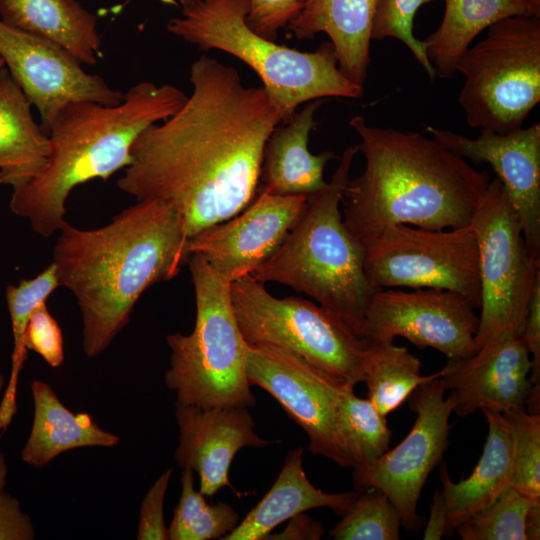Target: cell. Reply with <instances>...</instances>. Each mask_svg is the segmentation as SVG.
Segmentation results:
<instances>
[{
  "mask_svg": "<svg viewBox=\"0 0 540 540\" xmlns=\"http://www.w3.org/2000/svg\"><path fill=\"white\" fill-rule=\"evenodd\" d=\"M189 80L191 95L173 116L136 139L117 182L137 201L172 206L188 239L252 201L266 141L282 123L263 86H245L234 67L215 58H197Z\"/></svg>",
  "mask_w": 540,
  "mask_h": 540,
  "instance_id": "6da1fadb",
  "label": "cell"
},
{
  "mask_svg": "<svg viewBox=\"0 0 540 540\" xmlns=\"http://www.w3.org/2000/svg\"><path fill=\"white\" fill-rule=\"evenodd\" d=\"M58 231L52 263L77 300L88 357L111 344L149 287L174 278L190 257L182 217L160 200L137 201L97 229L64 221Z\"/></svg>",
  "mask_w": 540,
  "mask_h": 540,
  "instance_id": "7a4b0ae2",
  "label": "cell"
},
{
  "mask_svg": "<svg viewBox=\"0 0 540 540\" xmlns=\"http://www.w3.org/2000/svg\"><path fill=\"white\" fill-rule=\"evenodd\" d=\"M360 138L363 172L347 181L343 221L363 245L397 225L441 230L470 224L491 178L434 138L349 121Z\"/></svg>",
  "mask_w": 540,
  "mask_h": 540,
  "instance_id": "3957f363",
  "label": "cell"
},
{
  "mask_svg": "<svg viewBox=\"0 0 540 540\" xmlns=\"http://www.w3.org/2000/svg\"><path fill=\"white\" fill-rule=\"evenodd\" d=\"M187 95L171 84L141 81L117 105L75 102L65 106L49 130L50 154L41 172L13 189L11 211L47 238L65 221L66 200L80 184L108 180L131 162L136 139L173 116Z\"/></svg>",
  "mask_w": 540,
  "mask_h": 540,
  "instance_id": "277c9868",
  "label": "cell"
},
{
  "mask_svg": "<svg viewBox=\"0 0 540 540\" xmlns=\"http://www.w3.org/2000/svg\"><path fill=\"white\" fill-rule=\"evenodd\" d=\"M358 145L347 147L330 182L307 198L283 242L251 276L312 297L363 338L365 315L376 290L364 267V250L344 224L340 204Z\"/></svg>",
  "mask_w": 540,
  "mask_h": 540,
  "instance_id": "5b68a950",
  "label": "cell"
},
{
  "mask_svg": "<svg viewBox=\"0 0 540 540\" xmlns=\"http://www.w3.org/2000/svg\"><path fill=\"white\" fill-rule=\"evenodd\" d=\"M249 0H193L166 28L201 51L226 52L259 76L282 122L303 103L328 97L357 99L364 88L339 69L334 47L323 42L303 52L255 33L247 24Z\"/></svg>",
  "mask_w": 540,
  "mask_h": 540,
  "instance_id": "8992f818",
  "label": "cell"
},
{
  "mask_svg": "<svg viewBox=\"0 0 540 540\" xmlns=\"http://www.w3.org/2000/svg\"><path fill=\"white\" fill-rule=\"evenodd\" d=\"M195 291L193 331L166 337L171 350L167 387L177 402L203 408L252 407L256 398L246 373V342L234 313L230 285L199 254L188 261Z\"/></svg>",
  "mask_w": 540,
  "mask_h": 540,
  "instance_id": "52a82bcc",
  "label": "cell"
},
{
  "mask_svg": "<svg viewBox=\"0 0 540 540\" xmlns=\"http://www.w3.org/2000/svg\"><path fill=\"white\" fill-rule=\"evenodd\" d=\"M230 295L246 343L287 350L341 383L364 382L369 342L319 304L276 298L251 275L232 282Z\"/></svg>",
  "mask_w": 540,
  "mask_h": 540,
  "instance_id": "ba28073f",
  "label": "cell"
},
{
  "mask_svg": "<svg viewBox=\"0 0 540 540\" xmlns=\"http://www.w3.org/2000/svg\"><path fill=\"white\" fill-rule=\"evenodd\" d=\"M455 70L465 77L458 102L470 127L502 134L522 128L540 101V16L494 23Z\"/></svg>",
  "mask_w": 540,
  "mask_h": 540,
  "instance_id": "9c48e42d",
  "label": "cell"
},
{
  "mask_svg": "<svg viewBox=\"0 0 540 540\" xmlns=\"http://www.w3.org/2000/svg\"><path fill=\"white\" fill-rule=\"evenodd\" d=\"M469 226L477 243L481 294L476 351L501 331L521 336L540 280V257L529 250L518 215L497 178L490 180Z\"/></svg>",
  "mask_w": 540,
  "mask_h": 540,
  "instance_id": "30bf717a",
  "label": "cell"
},
{
  "mask_svg": "<svg viewBox=\"0 0 540 540\" xmlns=\"http://www.w3.org/2000/svg\"><path fill=\"white\" fill-rule=\"evenodd\" d=\"M362 247L365 272L376 290H449L479 309L478 249L469 225L441 230L392 225Z\"/></svg>",
  "mask_w": 540,
  "mask_h": 540,
  "instance_id": "8fae6325",
  "label": "cell"
},
{
  "mask_svg": "<svg viewBox=\"0 0 540 540\" xmlns=\"http://www.w3.org/2000/svg\"><path fill=\"white\" fill-rule=\"evenodd\" d=\"M442 377L421 384L410 395V407L417 416L407 436L373 462L353 468L355 488L382 490L397 509L402 526L411 531L421 525L417 514L421 491L448 445L454 400L444 397Z\"/></svg>",
  "mask_w": 540,
  "mask_h": 540,
  "instance_id": "7c38bea8",
  "label": "cell"
},
{
  "mask_svg": "<svg viewBox=\"0 0 540 540\" xmlns=\"http://www.w3.org/2000/svg\"><path fill=\"white\" fill-rule=\"evenodd\" d=\"M474 309L469 300L449 290L381 289L367 308L363 338L374 343L403 337L421 349L434 348L449 360L464 359L475 352L479 316Z\"/></svg>",
  "mask_w": 540,
  "mask_h": 540,
  "instance_id": "4fadbf2b",
  "label": "cell"
},
{
  "mask_svg": "<svg viewBox=\"0 0 540 540\" xmlns=\"http://www.w3.org/2000/svg\"><path fill=\"white\" fill-rule=\"evenodd\" d=\"M0 56L10 75L36 107L48 134L58 113L68 104H119L124 93L100 75L86 72L82 63L60 45L14 28L0 19Z\"/></svg>",
  "mask_w": 540,
  "mask_h": 540,
  "instance_id": "5bb4252c",
  "label": "cell"
},
{
  "mask_svg": "<svg viewBox=\"0 0 540 540\" xmlns=\"http://www.w3.org/2000/svg\"><path fill=\"white\" fill-rule=\"evenodd\" d=\"M246 373L250 385L267 391L289 418L306 432L309 450L342 467H352L333 418L338 383L287 350L246 343Z\"/></svg>",
  "mask_w": 540,
  "mask_h": 540,
  "instance_id": "9a60e30c",
  "label": "cell"
},
{
  "mask_svg": "<svg viewBox=\"0 0 540 540\" xmlns=\"http://www.w3.org/2000/svg\"><path fill=\"white\" fill-rule=\"evenodd\" d=\"M307 198L273 194L259 186L241 212L190 237L187 251L201 255L230 283L251 275L283 242Z\"/></svg>",
  "mask_w": 540,
  "mask_h": 540,
  "instance_id": "2e32d148",
  "label": "cell"
},
{
  "mask_svg": "<svg viewBox=\"0 0 540 540\" xmlns=\"http://www.w3.org/2000/svg\"><path fill=\"white\" fill-rule=\"evenodd\" d=\"M425 130L467 161L492 167L518 215L529 250L540 257V123L504 134L481 130L473 139L431 125Z\"/></svg>",
  "mask_w": 540,
  "mask_h": 540,
  "instance_id": "e0dca14e",
  "label": "cell"
},
{
  "mask_svg": "<svg viewBox=\"0 0 540 540\" xmlns=\"http://www.w3.org/2000/svg\"><path fill=\"white\" fill-rule=\"evenodd\" d=\"M442 377L454 400L453 412L466 417L477 410L504 413L525 409L540 385L530 380L531 358L521 338L499 332L471 356L449 360Z\"/></svg>",
  "mask_w": 540,
  "mask_h": 540,
  "instance_id": "ac0fdd59",
  "label": "cell"
},
{
  "mask_svg": "<svg viewBox=\"0 0 540 540\" xmlns=\"http://www.w3.org/2000/svg\"><path fill=\"white\" fill-rule=\"evenodd\" d=\"M175 416L179 445L174 458L182 469L199 474V490L208 497L223 487L235 492L228 474L239 450L271 443L255 433L254 419L246 407L203 408L176 401Z\"/></svg>",
  "mask_w": 540,
  "mask_h": 540,
  "instance_id": "d6986e66",
  "label": "cell"
},
{
  "mask_svg": "<svg viewBox=\"0 0 540 540\" xmlns=\"http://www.w3.org/2000/svg\"><path fill=\"white\" fill-rule=\"evenodd\" d=\"M324 102L309 101L272 130L264 148L259 186L273 194L309 196L327 185L324 168L335 154H312L308 148L310 133L316 126L314 115Z\"/></svg>",
  "mask_w": 540,
  "mask_h": 540,
  "instance_id": "ffe728a7",
  "label": "cell"
},
{
  "mask_svg": "<svg viewBox=\"0 0 540 540\" xmlns=\"http://www.w3.org/2000/svg\"><path fill=\"white\" fill-rule=\"evenodd\" d=\"M488 424L483 453L469 477L455 483L442 463L439 477L446 506L445 536H452L459 525L490 506L512 484L513 442L502 413L481 410Z\"/></svg>",
  "mask_w": 540,
  "mask_h": 540,
  "instance_id": "44dd1931",
  "label": "cell"
},
{
  "mask_svg": "<svg viewBox=\"0 0 540 540\" xmlns=\"http://www.w3.org/2000/svg\"><path fill=\"white\" fill-rule=\"evenodd\" d=\"M377 0H300L287 28L298 39L326 33L340 71L363 86L370 64L372 20Z\"/></svg>",
  "mask_w": 540,
  "mask_h": 540,
  "instance_id": "7402d4cb",
  "label": "cell"
},
{
  "mask_svg": "<svg viewBox=\"0 0 540 540\" xmlns=\"http://www.w3.org/2000/svg\"><path fill=\"white\" fill-rule=\"evenodd\" d=\"M357 492L326 493L312 485L303 469V448L291 450L270 490L222 540H265L279 524L313 508L342 516Z\"/></svg>",
  "mask_w": 540,
  "mask_h": 540,
  "instance_id": "603a6c76",
  "label": "cell"
},
{
  "mask_svg": "<svg viewBox=\"0 0 540 540\" xmlns=\"http://www.w3.org/2000/svg\"><path fill=\"white\" fill-rule=\"evenodd\" d=\"M0 19L60 45L83 65L101 54L97 16L77 0H0Z\"/></svg>",
  "mask_w": 540,
  "mask_h": 540,
  "instance_id": "cb8c5ba5",
  "label": "cell"
},
{
  "mask_svg": "<svg viewBox=\"0 0 540 540\" xmlns=\"http://www.w3.org/2000/svg\"><path fill=\"white\" fill-rule=\"evenodd\" d=\"M31 391L34 418L21 453L25 463L43 467L68 450L119 443L117 435L100 428L90 415L70 411L46 382L32 381Z\"/></svg>",
  "mask_w": 540,
  "mask_h": 540,
  "instance_id": "d4e9b609",
  "label": "cell"
},
{
  "mask_svg": "<svg viewBox=\"0 0 540 540\" xmlns=\"http://www.w3.org/2000/svg\"><path fill=\"white\" fill-rule=\"evenodd\" d=\"M6 67L0 70V177L13 189L36 177L50 154L49 135Z\"/></svg>",
  "mask_w": 540,
  "mask_h": 540,
  "instance_id": "484cf974",
  "label": "cell"
},
{
  "mask_svg": "<svg viewBox=\"0 0 540 540\" xmlns=\"http://www.w3.org/2000/svg\"><path fill=\"white\" fill-rule=\"evenodd\" d=\"M513 16H540V0H445L442 23L424 40L436 76L452 78L459 58L475 37Z\"/></svg>",
  "mask_w": 540,
  "mask_h": 540,
  "instance_id": "4316f807",
  "label": "cell"
},
{
  "mask_svg": "<svg viewBox=\"0 0 540 540\" xmlns=\"http://www.w3.org/2000/svg\"><path fill=\"white\" fill-rule=\"evenodd\" d=\"M365 380L367 397L379 413L386 416L406 401L421 384L444 376L441 370L421 375V361L406 347L393 342H369Z\"/></svg>",
  "mask_w": 540,
  "mask_h": 540,
  "instance_id": "83f0119b",
  "label": "cell"
},
{
  "mask_svg": "<svg viewBox=\"0 0 540 540\" xmlns=\"http://www.w3.org/2000/svg\"><path fill=\"white\" fill-rule=\"evenodd\" d=\"M333 418L352 468L373 462L389 449L391 430L386 416L379 413L368 398L357 397L354 386L336 385Z\"/></svg>",
  "mask_w": 540,
  "mask_h": 540,
  "instance_id": "f1b7e54d",
  "label": "cell"
},
{
  "mask_svg": "<svg viewBox=\"0 0 540 540\" xmlns=\"http://www.w3.org/2000/svg\"><path fill=\"white\" fill-rule=\"evenodd\" d=\"M59 287L55 265L51 262L32 279H23L18 285L6 288V301L11 319L13 351L11 374L0 403V436L5 432L17 411L16 394L18 376L27 358L25 333L29 318L37 306L46 302Z\"/></svg>",
  "mask_w": 540,
  "mask_h": 540,
  "instance_id": "f546056e",
  "label": "cell"
},
{
  "mask_svg": "<svg viewBox=\"0 0 540 540\" xmlns=\"http://www.w3.org/2000/svg\"><path fill=\"white\" fill-rule=\"evenodd\" d=\"M181 496L168 527L169 540L222 539L240 522L228 503L209 504L194 487L193 470L183 469Z\"/></svg>",
  "mask_w": 540,
  "mask_h": 540,
  "instance_id": "4dcf8cb0",
  "label": "cell"
},
{
  "mask_svg": "<svg viewBox=\"0 0 540 540\" xmlns=\"http://www.w3.org/2000/svg\"><path fill=\"white\" fill-rule=\"evenodd\" d=\"M361 492L329 536L334 540H399L401 519L388 496L374 487Z\"/></svg>",
  "mask_w": 540,
  "mask_h": 540,
  "instance_id": "1f68e13d",
  "label": "cell"
},
{
  "mask_svg": "<svg viewBox=\"0 0 540 540\" xmlns=\"http://www.w3.org/2000/svg\"><path fill=\"white\" fill-rule=\"evenodd\" d=\"M532 502L509 486L490 506L467 519L455 532L463 540H527L526 522Z\"/></svg>",
  "mask_w": 540,
  "mask_h": 540,
  "instance_id": "d6a6232c",
  "label": "cell"
},
{
  "mask_svg": "<svg viewBox=\"0 0 540 540\" xmlns=\"http://www.w3.org/2000/svg\"><path fill=\"white\" fill-rule=\"evenodd\" d=\"M513 442L514 475L511 486L540 504V414L525 409L502 413Z\"/></svg>",
  "mask_w": 540,
  "mask_h": 540,
  "instance_id": "836d02e7",
  "label": "cell"
},
{
  "mask_svg": "<svg viewBox=\"0 0 540 540\" xmlns=\"http://www.w3.org/2000/svg\"><path fill=\"white\" fill-rule=\"evenodd\" d=\"M435 0H377L372 20L371 39L392 37L403 42L431 80L436 72L427 55L424 41L413 34V20L418 9Z\"/></svg>",
  "mask_w": 540,
  "mask_h": 540,
  "instance_id": "e575fe53",
  "label": "cell"
},
{
  "mask_svg": "<svg viewBox=\"0 0 540 540\" xmlns=\"http://www.w3.org/2000/svg\"><path fill=\"white\" fill-rule=\"evenodd\" d=\"M27 350L38 353L51 367H59L64 360L62 331L43 302L29 318L25 333Z\"/></svg>",
  "mask_w": 540,
  "mask_h": 540,
  "instance_id": "d590c367",
  "label": "cell"
},
{
  "mask_svg": "<svg viewBox=\"0 0 540 540\" xmlns=\"http://www.w3.org/2000/svg\"><path fill=\"white\" fill-rule=\"evenodd\" d=\"M248 26L258 35L276 41L300 10V0H249Z\"/></svg>",
  "mask_w": 540,
  "mask_h": 540,
  "instance_id": "8d00e7d4",
  "label": "cell"
},
{
  "mask_svg": "<svg viewBox=\"0 0 540 540\" xmlns=\"http://www.w3.org/2000/svg\"><path fill=\"white\" fill-rule=\"evenodd\" d=\"M171 474V469L163 472L145 495L140 507L138 540H169L163 507Z\"/></svg>",
  "mask_w": 540,
  "mask_h": 540,
  "instance_id": "74e56055",
  "label": "cell"
},
{
  "mask_svg": "<svg viewBox=\"0 0 540 540\" xmlns=\"http://www.w3.org/2000/svg\"><path fill=\"white\" fill-rule=\"evenodd\" d=\"M35 529L28 514L19 501L10 494L0 491V540H31Z\"/></svg>",
  "mask_w": 540,
  "mask_h": 540,
  "instance_id": "f35d334b",
  "label": "cell"
},
{
  "mask_svg": "<svg viewBox=\"0 0 540 540\" xmlns=\"http://www.w3.org/2000/svg\"><path fill=\"white\" fill-rule=\"evenodd\" d=\"M521 338L531 358L530 380L540 385V280L530 298Z\"/></svg>",
  "mask_w": 540,
  "mask_h": 540,
  "instance_id": "ab89813d",
  "label": "cell"
},
{
  "mask_svg": "<svg viewBox=\"0 0 540 540\" xmlns=\"http://www.w3.org/2000/svg\"><path fill=\"white\" fill-rule=\"evenodd\" d=\"M324 534L321 522L302 512L289 519L286 528L277 534L270 533L266 539L271 540H319ZM265 539V540H266Z\"/></svg>",
  "mask_w": 540,
  "mask_h": 540,
  "instance_id": "60d3db41",
  "label": "cell"
},
{
  "mask_svg": "<svg viewBox=\"0 0 540 540\" xmlns=\"http://www.w3.org/2000/svg\"><path fill=\"white\" fill-rule=\"evenodd\" d=\"M446 506L442 490L436 489L431 504L430 516L423 534L424 540H440L445 536Z\"/></svg>",
  "mask_w": 540,
  "mask_h": 540,
  "instance_id": "b9f144b4",
  "label": "cell"
},
{
  "mask_svg": "<svg viewBox=\"0 0 540 540\" xmlns=\"http://www.w3.org/2000/svg\"><path fill=\"white\" fill-rule=\"evenodd\" d=\"M526 538L527 540H538L540 538V505L534 506L528 514Z\"/></svg>",
  "mask_w": 540,
  "mask_h": 540,
  "instance_id": "7bdbcfd3",
  "label": "cell"
},
{
  "mask_svg": "<svg viewBox=\"0 0 540 540\" xmlns=\"http://www.w3.org/2000/svg\"><path fill=\"white\" fill-rule=\"evenodd\" d=\"M3 385H4L3 378L0 376V391ZM6 477H7V465H6L4 455L0 453V491L4 490V487L6 484Z\"/></svg>",
  "mask_w": 540,
  "mask_h": 540,
  "instance_id": "ee69618b",
  "label": "cell"
},
{
  "mask_svg": "<svg viewBox=\"0 0 540 540\" xmlns=\"http://www.w3.org/2000/svg\"><path fill=\"white\" fill-rule=\"evenodd\" d=\"M178 1H179V3H180L181 5H185V4L190 3V2L193 1V0H178Z\"/></svg>",
  "mask_w": 540,
  "mask_h": 540,
  "instance_id": "f6af8a7d",
  "label": "cell"
},
{
  "mask_svg": "<svg viewBox=\"0 0 540 540\" xmlns=\"http://www.w3.org/2000/svg\"><path fill=\"white\" fill-rule=\"evenodd\" d=\"M3 67H5V66H4V61H3V59H2L1 56H0V70H1Z\"/></svg>",
  "mask_w": 540,
  "mask_h": 540,
  "instance_id": "bcb514c9",
  "label": "cell"
},
{
  "mask_svg": "<svg viewBox=\"0 0 540 540\" xmlns=\"http://www.w3.org/2000/svg\"><path fill=\"white\" fill-rule=\"evenodd\" d=\"M2 184L1 177H0V185Z\"/></svg>",
  "mask_w": 540,
  "mask_h": 540,
  "instance_id": "7dc6e473",
  "label": "cell"
}]
</instances>
